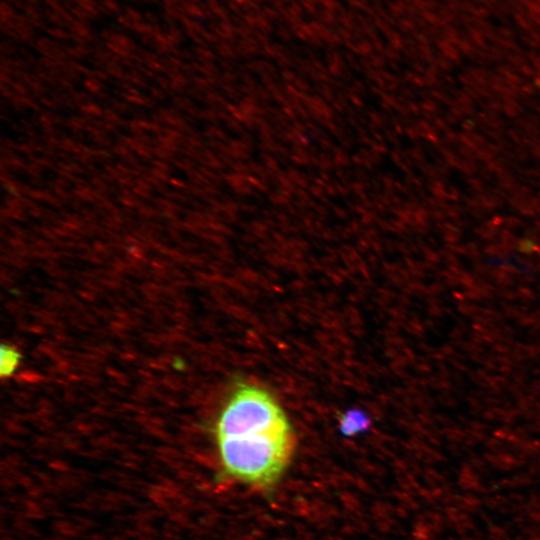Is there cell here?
<instances>
[{
  "instance_id": "cell-1",
  "label": "cell",
  "mask_w": 540,
  "mask_h": 540,
  "mask_svg": "<svg viewBox=\"0 0 540 540\" xmlns=\"http://www.w3.org/2000/svg\"><path fill=\"white\" fill-rule=\"evenodd\" d=\"M213 437L221 476L260 490L277 484L294 449L286 414L255 385L232 392L216 418Z\"/></svg>"
},
{
  "instance_id": "cell-2",
  "label": "cell",
  "mask_w": 540,
  "mask_h": 540,
  "mask_svg": "<svg viewBox=\"0 0 540 540\" xmlns=\"http://www.w3.org/2000/svg\"><path fill=\"white\" fill-rule=\"evenodd\" d=\"M0 357V374L2 377H9L19 364L20 354L14 347L3 344Z\"/></svg>"
},
{
  "instance_id": "cell-3",
  "label": "cell",
  "mask_w": 540,
  "mask_h": 540,
  "mask_svg": "<svg viewBox=\"0 0 540 540\" xmlns=\"http://www.w3.org/2000/svg\"><path fill=\"white\" fill-rule=\"evenodd\" d=\"M367 418L361 412H347L341 419V429L346 435H353L367 427Z\"/></svg>"
}]
</instances>
